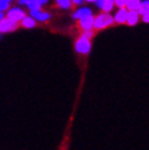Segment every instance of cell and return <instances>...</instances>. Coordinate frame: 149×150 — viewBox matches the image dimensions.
Here are the masks:
<instances>
[{
	"label": "cell",
	"mask_w": 149,
	"mask_h": 150,
	"mask_svg": "<svg viewBox=\"0 0 149 150\" xmlns=\"http://www.w3.org/2000/svg\"><path fill=\"white\" fill-rule=\"evenodd\" d=\"M114 23V17L109 15V12H104L98 15L94 18V23H93V28L95 29H104L108 26H111Z\"/></svg>",
	"instance_id": "obj_1"
},
{
	"label": "cell",
	"mask_w": 149,
	"mask_h": 150,
	"mask_svg": "<svg viewBox=\"0 0 149 150\" xmlns=\"http://www.w3.org/2000/svg\"><path fill=\"white\" fill-rule=\"evenodd\" d=\"M18 27H20L18 22L7 18L6 16H5L1 21H0V33H1V34H6V33L15 32L16 29H18Z\"/></svg>",
	"instance_id": "obj_2"
},
{
	"label": "cell",
	"mask_w": 149,
	"mask_h": 150,
	"mask_svg": "<svg viewBox=\"0 0 149 150\" xmlns=\"http://www.w3.org/2000/svg\"><path fill=\"white\" fill-rule=\"evenodd\" d=\"M74 49L78 54H83V55H87L89 51L92 49V43H91V39H87L84 37H79V38L76 40L74 43Z\"/></svg>",
	"instance_id": "obj_3"
},
{
	"label": "cell",
	"mask_w": 149,
	"mask_h": 150,
	"mask_svg": "<svg viewBox=\"0 0 149 150\" xmlns=\"http://www.w3.org/2000/svg\"><path fill=\"white\" fill-rule=\"evenodd\" d=\"M48 3L49 0H17L20 6H26L28 10H39Z\"/></svg>",
	"instance_id": "obj_4"
},
{
	"label": "cell",
	"mask_w": 149,
	"mask_h": 150,
	"mask_svg": "<svg viewBox=\"0 0 149 150\" xmlns=\"http://www.w3.org/2000/svg\"><path fill=\"white\" fill-rule=\"evenodd\" d=\"M5 16L7 18H10L12 21H16V22H18V23H20V21L26 16V11L22 9L21 6H13V7L10 6V9L6 11Z\"/></svg>",
	"instance_id": "obj_5"
},
{
	"label": "cell",
	"mask_w": 149,
	"mask_h": 150,
	"mask_svg": "<svg viewBox=\"0 0 149 150\" xmlns=\"http://www.w3.org/2000/svg\"><path fill=\"white\" fill-rule=\"evenodd\" d=\"M29 15L38 22H47L51 18V13L48 11H43L42 9L39 10H29Z\"/></svg>",
	"instance_id": "obj_6"
},
{
	"label": "cell",
	"mask_w": 149,
	"mask_h": 150,
	"mask_svg": "<svg viewBox=\"0 0 149 150\" xmlns=\"http://www.w3.org/2000/svg\"><path fill=\"white\" fill-rule=\"evenodd\" d=\"M78 26L82 31H89V29H93V23H94V17L93 15H89L87 17H83L78 20Z\"/></svg>",
	"instance_id": "obj_7"
},
{
	"label": "cell",
	"mask_w": 149,
	"mask_h": 150,
	"mask_svg": "<svg viewBox=\"0 0 149 150\" xmlns=\"http://www.w3.org/2000/svg\"><path fill=\"white\" fill-rule=\"evenodd\" d=\"M89 15H93L92 10L89 9V7H79V9H77L76 11L72 13V18L81 20V18H83V17L89 16Z\"/></svg>",
	"instance_id": "obj_8"
},
{
	"label": "cell",
	"mask_w": 149,
	"mask_h": 150,
	"mask_svg": "<svg viewBox=\"0 0 149 150\" xmlns=\"http://www.w3.org/2000/svg\"><path fill=\"white\" fill-rule=\"evenodd\" d=\"M127 12H128V10L126 9V7H120V10H118V11L115 13V16H114V22H116V23H118V25L126 23Z\"/></svg>",
	"instance_id": "obj_9"
},
{
	"label": "cell",
	"mask_w": 149,
	"mask_h": 150,
	"mask_svg": "<svg viewBox=\"0 0 149 150\" xmlns=\"http://www.w3.org/2000/svg\"><path fill=\"white\" fill-rule=\"evenodd\" d=\"M139 21V13L137 10H128L127 12V18H126V23L128 26H135Z\"/></svg>",
	"instance_id": "obj_10"
},
{
	"label": "cell",
	"mask_w": 149,
	"mask_h": 150,
	"mask_svg": "<svg viewBox=\"0 0 149 150\" xmlns=\"http://www.w3.org/2000/svg\"><path fill=\"white\" fill-rule=\"evenodd\" d=\"M20 26L23 27V28H27V29H31V28H34L37 26V21L29 15V16H26L20 21Z\"/></svg>",
	"instance_id": "obj_11"
},
{
	"label": "cell",
	"mask_w": 149,
	"mask_h": 150,
	"mask_svg": "<svg viewBox=\"0 0 149 150\" xmlns=\"http://www.w3.org/2000/svg\"><path fill=\"white\" fill-rule=\"evenodd\" d=\"M139 5H140V0H127L126 9L127 10H138Z\"/></svg>",
	"instance_id": "obj_12"
},
{
	"label": "cell",
	"mask_w": 149,
	"mask_h": 150,
	"mask_svg": "<svg viewBox=\"0 0 149 150\" xmlns=\"http://www.w3.org/2000/svg\"><path fill=\"white\" fill-rule=\"evenodd\" d=\"M148 11H149V0H143V1H140V5H139L138 10H137L139 16L145 13V12H148Z\"/></svg>",
	"instance_id": "obj_13"
},
{
	"label": "cell",
	"mask_w": 149,
	"mask_h": 150,
	"mask_svg": "<svg viewBox=\"0 0 149 150\" xmlns=\"http://www.w3.org/2000/svg\"><path fill=\"white\" fill-rule=\"evenodd\" d=\"M56 5L62 10H69L72 6L71 0H56Z\"/></svg>",
	"instance_id": "obj_14"
},
{
	"label": "cell",
	"mask_w": 149,
	"mask_h": 150,
	"mask_svg": "<svg viewBox=\"0 0 149 150\" xmlns=\"http://www.w3.org/2000/svg\"><path fill=\"white\" fill-rule=\"evenodd\" d=\"M114 6H115L114 0H105V3L103 4V6H101L100 10H103L104 12H110L111 10L114 9Z\"/></svg>",
	"instance_id": "obj_15"
},
{
	"label": "cell",
	"mask_w": 149,
	"mask_h": 150,
	"mask_svg": "<svg viewBox=\"0 0 149 150\" xmlns=\"http://www.w3.org/2000/svg\"><path fill=\"white\" fill-rule=\"evenodd\" d=\"M10 6H11V3L5 1V0H0V12H6L10 9Z\"/></svg>",
	"instance_id": "obj_16"
},
{
	"label": "cell",
	"mask_w": 149,
	"mask_h": 150,
	"mask_svg": "<svg viewBox=\"0 0 149 150\" xmlns=\"http://www.w3.org/2000/svg\"><path fill=\"white\" fill-rule=\"evenodd\" d=\"M126 3L127 0H114V4L120 9V7H126Z\"/></svg>",
	"instance_id": "obj_17"
},
{
	"label": "cell",
	"mask_w": 149,
	"mask_h": 150,
	"mask_svg": "<svg viewBox=\"0 0 149 150\" xmlns=\"http://www.w3.org/2000/svg\"><path fill=\"white\" fill-rule=\"evenodd\" d=\"M93 35H94V33L92 32V29H89V31H83V33H82V37H84L87 39H92Z\"/></svg>",
	"instance_id": "obj_18"
},
{
	"label": "cell",
	"mask_w": 149,
	"mask_h": 150,
	"mask_svg": "<svg viewBox=\"0 0 149 150\" xmlns=\"http://www.w3.org/2000/svg\"><path fill=\"white\" fill-rule=\"evenodd\" d=\"M142 20H143V22H145V23H149V11L142 15Z\"/></svg>",
	"instance_id": "obj_19"
},
{
	"label": "cell",
	"mask_w": 149,
	"mask_h": 150,
	"mask_svg": "<svg viewBox=\"0 0 149 150\" xmlns=\"http://www.w3.org/2000/svg\"><path fill=\"white\" fill-rule=\"evenodd\" d=\"M83 1H84V0H71L72 5H76V6H79V5H82V4H83Z\"/></svg>",
	"instance_id": "obj_20"
},
{
	"label": "cell",
	"mask_w": 149,
	"mask_h": 150,
	"mask_svg": "<svg viewBox=\"0 0 149 150\" xmlns=\"http://www.w3.org/2000/svg\"><path fill=\"white\" fill-rule=\"evenodd\" d=\"M104 3H105V0H96L95 5H96V7H98V9H101V6H103Z\"/></svg>",
	"instance_id": "obj_21"
},
{
	"label": "cell",
	"mask_w": 149,
	"mask_h": 150,
	"mask_svg": "<svg viewBox=\"0 0 149 150\" xmlns=\"http://www.w3.org/2000/svg\"><path fill=\"white\" fill-rule=\"evenodd\" d=\"M5 17V15H4V12H0V21H1L3 18Z\"/></svg>",
	"instance_id": "obj_22"
},
{
	"label": "cell",
	"mask_w": 149,
	"mask_h": 150,
	"mask_svg": "<svg viewBox=\"0 0 149 150\" xmlns=\"http://www.w3.org/2000/svg\"><path fill=\"white\" fill-rule=\"evenodd\" d=\"M84 1H88V3H95L96 0H84Z\"/></svg>",
	"instance_id": "obj_23"
},
{
	"label": "cell",
	"mask_w": 149,
	"mask_h": 150,
	"mask_svg": "<svg viewBox=\"0 0 149 150\" xmlns=\"http://www.w3.org/2000/svg\"><path fill=\"white\" fill-rule=\"evenodd\" d=\"M5 1H9V3H12V1H13V0H5Z\"/></svg>",
	"instance_id": "obj_24"
},
{
	"label": "cell",
	"mask_w": 149,
	"mask_h": 150,
	"mask_svg": "<svg viewBox=\"0 0 149 150\" xmlns=\"http://www.w3.org/2000/svg\"><path fill=\"white\" fill-rule=\"evenodd\" d=\"M1 38H3V34H1V33H0V40H1Z\"/></svg>",
	"instance_id": "obj_25"
}]
</instances>
